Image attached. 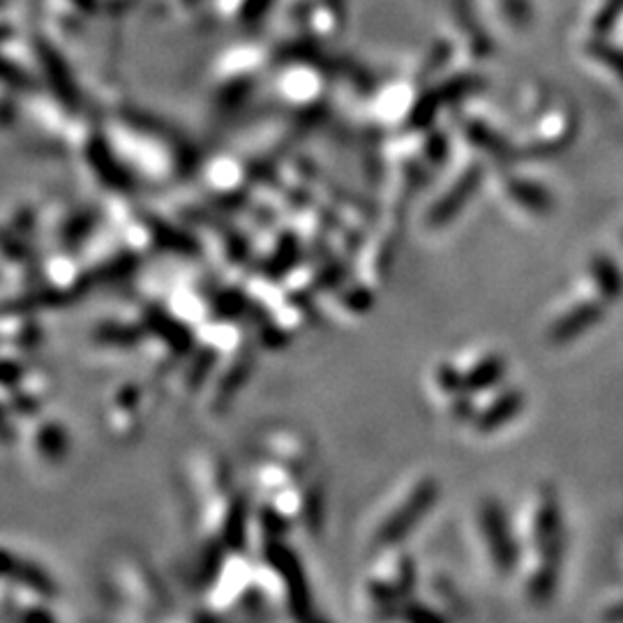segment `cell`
Instances as JSON below:
<instances>
[{
    "label": "cell",
    "mask_w": 623,
    "mask_h": 623,
    "mask_svg": "<svg viewBox=\"0 0 623 623\" xmlns=\"http://www.w3.org/2000/svg\"><path fill=\"white\" fill-rule=\"evenodd\" d=\"M506 374V363L499 356H489L485 361H481L474 370L462 376V390L464 393H481L493 388L501 376Z\"/></svg>",
    "instance_id": "52a82bcc"
},
{
    "label": "cell",
    "mask_w": 623,
    "mask_h": 623,
    "mask_svg": "<svg viewBox=\"0 0 623 623\" xmlns=\"http://www.w3.org/2000/svg\"><path fill=\"white\" fill-rule=\"evenodd\" d=\"M511 195L513 199L528 208V211H534V213H547L552 208L555 199L552 195L545 190V187L540 185H534V183H526V180H515L511 183Z\"/></svg>",
    "instance_id": "9c48e42d"
},
{
    "label": "cell",
    "mask_w": 623,
    "mask_h": 623,
    "mask_svg": "<svg viewBox=\"0 0 623 623\" xmlns=\"http://www.w3.org/2000/svg\"><path fill=\"white\" fill-rule=\"evenodd\" d=\"M602 319V306L600 303H582L575 310L565 312L561 319H557L550 328V339L555 345H565L571 339L587 333L591 326H596Z\"/></svg>",
    "instance_id": "5b68a950"
},
{
    "label": "cell",
    "mask_w": 623,
    "mask_h": 623,
    "mask_svg": "<svg viewBox=\"0 0 623 623\" xmlns=\"http://www.w3.org/2000/svg\"><path fill=\"white\" fill-rule=\"evenodd\" d=\"M478 183H481L478 169H471V172L462 174L458 178V183L452 185L450 190L429 208L427 224L429 226H444V224L456 220L462 208L471 201V197H474V192L478 190Z\"/></svg>",
    "instance_id": "277c9868"
},
{
    "label": "cell",
    "mask_w": 623,
    "mask_h": 623,
    "mask_svg": "<svg viewBox=\"0 0 623 623\" xmlns=\"http://www.w3.org/2000/svg\"><path fill=\"white\" fill-rule=\"evenodd\" d=\"M404 616L411 619V621H423V623H437V621H444L441 614L437 612H432L429 608H423V606H409L404 610Z\"/></svg>",
    "instance_id": "30bf717a"
},
{
    "label": "cell",
    "mask_w": 623,
    "mask_h": 623,
    "mask_svg": "<svg viewBox=\"0 0 623 623\" xmlns=\"http://www.w3.org/2000/svg\"><path fill=\"white\" fill-rule=\"evenodd\" d=\"M439 499V483L434 478H425L413 487V493L407 501L395 511L379 528V545H398L402 543L419 522L432 511V506Z\"/></svg>",
    "instance_id": "6da1fadb"
},
{
    "label": "cell",
    "mask_w": 623,
    "mask_h": 623,
    "mask_svg": "<svg viewBox=\"0 0 623 623\" xmlns=\"http://www.w3.org/2000/svg\"><path fill=\"white\" fill-rule=\"evenodd\" d=\"M606 616H608V619H614V621H621V619H623V602H621V606H616L612 612H608Z\"/></svg>",
    "instance_id": "8fae6325"
},
{
    "label": "cell",
    "mask_w": 623,
    "mask_h": 623,
    "mask_svg": "<svg viewBox=\"0 0 623 623\" xmlns=\"http://www.w3.org/2000/svg\"><path fill=\"white\" fill-rule=\"evenodd\" d=\"M591 271H594L596 285L600 289V296L606 300H619L623 294V277L616 263L606 257H598L591 263Z\"/></svg>",
    "instance_id": "ba28073f"
},
{
    "label": "cell",
    "mask_w": 623,
    "mask_h": 623,
    "mask_svg": "<svg viewBox=\"0 0 623 623\" xmlns=\"http://www.w3.org/2000/svg\"><path fill=\"white\" fill-rule=\"evenodd\" d=\"M536 538L543 550V569L559 573L563 559V518L561 506L552 493L543 495V501L538 506Z\"/></svg>",
    "instance_id": "3957f363"
},
{
    "label": "cell",
    "mask_w": 623,
    "mask_h": 623,
    "mask_svg": "<svg viewBox=\"0 0 623 623\" xmlns=\"http://www.w3.org/2000/svg\"><path fill=\"white\" fill-rule=\"evenodd\" d=\"M522 407H524V395L518 390H508L478 415L476 427L481 432H495L503 427L508 421H513L522 411Z\"/></svg>",
    "instance_id": "8992f818"
},
{
    "label": "cell",
    "mask_w": 623,
    "mask_h": 623,
    "mask_svg": "<svg viewBox=\"0 0 623 623\" xmlns=\"http://www.w3.org/2000/svg\"><path fill=\"white\" fill-rule=\"evenodd\" d=\"M483 534L489 545V557H493L499 573H511L518 563V545L511 534V526L497 501H485L481 508Z\"/></svg>",
    "instance_id": "7a4b0ae2"
}]
</instances>
